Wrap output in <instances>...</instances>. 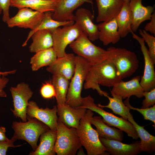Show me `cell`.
Returning <instances> with one entry per match:
<instances>
[{"instance_id":"obj_25","label":"cell","mask_w":155,"mask_h":155,"mask_svg":"<svg viewBox=\"0 0 155 155\" xmlns=\"http://www.w3.org/2000/svg\"><path fill=\"white\" fill-rule=\"evenodd\" d=\"M91 123L96 127V130L99 137L121 142L123 141V131L108 125L103 121L100 115L93 116L91 119Z\"/></svg>"},{"instance_id":"obj_16","label":"cell","mask_w":155,"mask_h":155,"mask_svg":"<svg viewBox=\"0 0 155 155\" xmlns=\"http://www.w3.org/2000/svg\"><path fill=\"white\" fill-rule=\"evenodd\" d=\"M140 76L137 75L128 81L122 80L113 87L111 94L119 95L123 99L129 98L132 96L141 98L144 97V91L140 83Z\"/></svg>"},{"instance_id":"obj_2","label":"cell","mask_w":155,"mask_h":155,"mask_svg":"<svg viewBox=\"0 0 155 155\" xmlns=\"http://www.w3.org/2000/svg\"><path fill=\"white\" fill-rule=\"evenodd\" d=\"M94 113L90 109L86 112L81 119L79 126L76 129L82 146L86 149L88 155H106L104 146L101 142L98 134L92 127L91 119Z\"/></svg>"},{"instance_id":"obj_37","label":"cell","mask_w":155,"mask_h":155,"mask_svg":"<svg viewBox=\"0 0 155 155\" xmlns=\"http://www.w3.org/2000/svg\"><path fill=\"white\" fill-rule=\"evenodd\" d=\"M12 0H0V15L2 13V20L6 23L10 18L9 8Z\"/></svg>"},{"instance_id":"obj_39","label":"cell","mask_w":155,"mask_h":155,"mask_svg":"<svg viewBox=\"0 0 155 155\" xmlns=\"http://www.w3.org/2000/svg\"><path fill=\"white\" fill-rule=\"evenodd\" d=\"M150 21L145 25L144 30L146 32H149L155 36V11L152 14Z\"/></svg>"},{"instance_id":"obj_44","label":"cell","mask_w":155,"mask_h":155,"mask_svg":"<svg viewBox=\"0 0 155 155\" xmlns=\"http://www.w3.org/2000/svg\"><path fill=\"white\" fill-rule=\"evenodd\" d=\"M130 0H124V1H129Z\"/></svg>"},{"instance_id":"obj_9","label":"cell","mask_w":155,"mask_h":155,"mask_svg":"<svg viewBox=\"0 0 155 155\" xmlns=\"http://www.w3.org/2000/svg\"><path fill=\"white\" fill-rule=\"evenodd\" d=\"M51 31L53 40V47L57 57L64 56L66 54L65 50L67 46L83 33L79 26L75 23Z\"/></svg>"},{"instance_id":"obj_14","label":"cell","mask_w":155,"mask_h":155,"mask_svg":"<svg viewBox=\"0 0 155 155\" xmlns=\"http://www.w3.org/2000/svg\"><path fill=\"white\" fill-rule=\"evenodd\" d=\"M74 15V22L79 26L89 39L92 42L98 39L99 30L97 24L93 22L94 16L90 11L85 8H79Z\"/></svg>"},{"instance_id":"obj_15","label":"cell","mask_w":155,"mask_h":155,"mask_svg":"<svg viewBox=\"0 0 155 155\" xmlns=\"http://www.w3.org/2000/svg\"><path fill=\"white\" fill-rule=\"evenodd\" d=\"M85 3L92 5L93 0H58L52 17L61 21H74V11Z\"/></svg>"},{"instance_id":"obj_32","label":"cell","mask_w":155,"mask_h":155,"mask_svg":"<svg viewBox=\"0 0 155 155\" xmlns=\"http://www.w3.org/2000/svg\"><path fill=\"white\" fill-rule=\"evenodd\" d=\"M112 97L107 95L106 97L108 99V104L106 105L98 104L97 105L102 108H106L111 109L113 112L122 117L125 120H127L131 114L130 108L126 105L123 101L122 97L115 94H111Z\"/></svg>"},{"instance_id":"obj_43","label":"cell","mask_w":155,"mask_h":155,"mask_svg":"<svg viewBox=\"0 0 155 155\" xmlns=\"http://www.w3.org/2000/svg\"><path fill=\"white\" fill-rule=\"evenodd\" d=\"M77 155H86L84 152L82 147H80L77 152Z\"/></svg>"},{"instance_id":"obj_42","label":"cell","mask_w":155,"mask_h":155,"mask_svg":"<svg viewBox=\"0 0 155 155\" xmlns=\"http://www.w3.org/2000/svg\"><path fill=\"white\" fill-rule=\"evenodd\" d=\"M16 70H15L4 72L0 71V75L2 76H6L9 74H13L16 73Z\"/></svg>"},{"instance_id":"obj_40","label":"cell","mask_w":155,"mask_h":155,"mask_svg":"<svg viewBox=\"0 0 155 155\" xmlns=\"http://www.w3.org/2000/svg\"><path fill=\"white\" fill-rule=\"evenodd\" d=\"M9 79L5 77V76H2L0 80V97H6L7 95L6 93L4 90V88L8 83Z\"/></svg>"},{"instance_id":"obj_12","label":"cell","mask_w":155,"mask_h":155,"mask_svg":"<svg viewBox=\"0 0 155 155\" xmlns=\"http://www.w3.org/2000/svg\"><path fill=\"white\" fill-rule=\"evenodd\" d=\"M131 33L133 38L139 43L144 58V72L143 76L141 78L140 83L144 91H149L155 88V71L154 66L155 63L149 55L148 49L145 45L143 38L132 31Z\"/></svg>"},{"instance_id":"obj_6","label":"cell","mask_w":155,"mask_h":155,"mask_svg":"<svg viewBox=\"0 0 155 155\" xmlns=\"http://www.w3.org/2000/svg\"><path fill=\"white\" fill-rule=\"evenodd\" d=\"M78 107L90 109L98 113L108 125L116 127L125 132L133 139L137 140L139 138L135 127L129 121L105 111L95 103L94 98L90 95L82 97V105Z\"/></svg>"},{"instance_id":"obj_8","label":"cell","mask_w":155,"mask_h":155,"mask_svg":"<svg viewBox=\"0 0 155 155\" xmlns=\"http://www.w3.org/2000/svg\"><path fill=\"white\" fill-rule=\"evenodd\" d=\"M83 33L69 46L77 55L83 58L92 66L106 60L108 53L106 50L96 46Z\"/></svg>"},{"instance_id":"obj_36","label":"cell","mask_w":155,"mask_h":155,"mask_svg":"<svg viewBox=\"0 0 155 155\" xmlns=\"http://www.w3.org/2000/svg\"><path fill=\"white\" fill-rule=\"evenodd\" d=\"M40 91L42 97L45 99H49L56 96L55 88L53 84L49 83H46L43 84Z\"/></svg>"},{"instance_id":"obj_4","label":"cell","mask_w":155,"mask_h":155,"mask_svg":"<svg viewBox=\"0 0 155 155\" xmlns=\"http://www.w3.org/2000/svg\"><path fill=\"white\" fill-rule=\"evenodd\" d=\"M26 118L28 121L25 122H13L11 126L14 133L12 138L15 141H25L34 151L37 147V142L41 135L49 128L34 118L27 115Z\"/></svg>"},{"instance_id":"obj_24","label":"cell","mask_w":155,"mask_h":155,"mask_svg":"<svg viewBox=\"0 0 155 155\" xmlns=\"http://www.w3.org/2000/svg\"><path fill=\"white\" fill-rule=\"evenodd\" d=\"M57 137L56 130L49 128L40 137V143L36 149L30 155H55V145Z\"/></svg>"},{"instance_id":"obj_3","label":"cell","mask_w":155,"mask_h":155,"mask_svg":"<svg viewBox=\"0 0 155 155\" xmlns=\"http://www.w3.org/2000/svg\"><path fill=\"white\" fill-rule=\"evenodd\" d=\"M75 69L69 83L65 103L73 107L82 105L81 92L87 73L91 66L84 59L75 56Z\"/></svg>"},{"instance_id":"obj_11","label":"cell","mask_w":155,"mask_h":155,"mask_svg":"<svg viewBox=\"0 0 155 155\" xmlns=\"http://www.w3.org/2000/svg\"><path fill=\"white\" fill-rule=\"evenodd\" d=\"M44 15V13L27 7L22 8L18 9L17 13L10 18L6 23L9 28L17 27L33 30L40 24Z\"/></svg>"},{"instance_id":"obj_34","label":"cell","mask_w":155,"mask_h":155,"mask_svg":"<svg viewBox=\"0 0 155 155\" xmlns=\"http://www.w3.org/2000/svg\"><path fill=\"white\" fill-rule=\"evenodd\" d=\"M139 34L147 44L148 47L149 55L155 64V37L144 30L140 29Z\"/></svg>"},{"instance_id":"obj_20","label":"cell","mask_w":155,"mask_h":155,"mask_svg":"<svg viewBox=\"0 0 155 155\" xmlns=\"http://www.w3.org/2000/svg\"><path fill=\"white\" fill-rule=\"evenodd\" d=\"M129 4L132 19L131 29L135 32L142 22L150 20L154 8V6H144L142 0H130Z\"/></svg>"},{"instance_id":"obj_28","label":"cell","mask_w":155,"mask_h":155,"mask_svg":"<svg viewBox=\"0 0 155 155\" xmlns=\"http://www.w3.org/2000/svg\"><path fill=\"white\" fill-rule=\"evenodd\" d=\"M30 59V63L33 71H36L42 67L49 66L57 59V54L53 48L39 51Z\"/></svg>"},{"instance_id":"obj_5","label":"cell","mask_w":155,"mask_h":155,"mask_svg":"<svg viewBox=\"0 0 155 155\" xmlns=\"http://www.w3.org/2000/svg\"><path fill=\"white\" fill-rule=\"evenodd\" d=\"M106 50L107 59L114 65L122 80L130 77L138 69L139 61L134 52L114 46L108 47Z\"/></svg>"},{"instance_id":"obj_35","label":"cell","mask_w":155,"mask_h":155,"mask_svg":"<svg viewBox=\"0 0 155 155\" xmlns=\"http://www.w3.org/2000/svg\"><path fill=\"white\" fill-rule=\"evenodd\" d=\"M143 95L145 98L142 102L141 108H148L155 104V88L149 91H144Z\"/></svg>"},{"instance_id":"obj_26","label":"cell","mask_w":155,"mask_h":155,"mask_svg":"<svg viewBox=\"0 0 155 155\" xmlns=\"http://www.w3.org/2000/svg\"><path fill=\"white\" fill-rule=\"evenodd\" d=\"M32 42L29 47L32 53L46 49L53 46V40L51 30H38L31 35Z\"/></svg>"},{"instance_id":"obj_33","label":"cell","mask_w":155,"mask_h":155,"mask_svg":"<svg viewBox=\"0 0 155 155\" xmlns=\"http://www.w3.org/2000/svg\"><path fill=\"white\" fill-rule=\"evenodd\" d=\"M129 98H127L123 102L130 109L136 111L140 113L143 116L144 119L148 120L155 124V105L148 108H138L132 106L129 102Z\"/></svg>"},{"instance_id":"obj_30","label":"cell","mask_w":155,"mask_h":155,"mask_svg":"<svg viewBox=\"0 0 155 155\" xmlns=\"http://www.w3.org/2000/svg\"><path fill=\"white\" fill-rule=\"evenodd\" d=\"M52 12L49 11L44 13V16L40 24L36 28L31 30L29 32L26 40L22 44L23 46L27 45V42L31 35L38 30H51L61 26L72 25L75 23L74 21H61L55 20L52 17Z\"/></svg>"},{"instance_id":"obj_21","label":"cell","mask_w":155,"mask_h":155,"mask_svg":"<svg viewBox=\"0 0 155 155\" xmlns=\"http://www.w3.org/2000/svg\"><path fill=\"white\" fill-rule=\"evenodd\" d=\"M98 13L97 22H102L116 18L122 7L124 0H96Z\"/></svg>"},{"instance_id":"obj_1","label":"cell","mask_w":155,"mask_h":155,"mask_svg":"<svg viewBox=\"0 0 155 155\" xmlns=\"http://www.w3.org/2000/svg\"><path fill=\"white\" fill-rule=\"evenodd\" d=\"M122 80L115 66L106 59L91 66L83 87L85 90L92 89L96 90L100 96L106 97L108 93L102 90L100 85L113 87Z\"/></svg>"},{"instance_id":"obj_13","label":"cell","mask_w":155,"mask_h":155,"mask_svg":"<svg viewBox=\"0 0 155 155\" xmlns=\"http://www.w3.org/2000/svg\"><path fill=\"white\" fill-rule=\"evenodd\" d=\"M27 115L42 122L50 129L56 130L58 116L57 106L52 108H40L33 101L29 102L26 110Z\"/></svg>"},{"instance_id":"obj_10","label":"cell","mask_w":155,"mask_h":155,"mask_svg":"<svg viewBox=\"0 0 155 155\" xmlns=\"http://www.w3.org/2000/svg\"><path fill=\"white\" fill-rule=\"evenodd\" d=\"M9 90L12 98L14 109H11L14 116L21 119L23 122L27 121L26 110L29 100L33 92L29 85L24 82L11 87Z\"/></svg>"},{"instance_id":"obj_27","label":"cell","mask_w":155,"mask_h":155,"mask_svg":"<svg viewBox=\"0 0 155 155\" xmlns=\"http://www.w3.org/2000/svg\"><path fill=\"white\" fill-rule=\"evenodd\" d=\"M134 126L139 138L140 139V148L141 152L151 153L155 150V137L151 135L144 128V126L138 125L134 120L131 114L127 120Z\"/></svg>"},{"instance_id":"obj_17","label":"cell","mask_w":155,"mask_h":155,"mask_svg":"<svg viewBox=\"0 0 155 155\" xmlns=\"http://www.w3.org/2000/svg\"><path fill=\"white\" fill-rule=\"evenodd\" d=\"M58 120L69 127L77 129L80 121L85 115L86 109L80 107H73L66 104L57 105Z\"/></svg>"},{"instance_id":"obj_41","label":"cell","mask_w":155,"mask_h":155,"mask_svg":"<svg viewBox=\"0 0 155 155\" xmlns=\"http://www.w3.org/2000/svg\"><path fill=\"white\" fill-rule=\"evenodd\" d=\"M6 128L3 127H0V141L2 142H7L10 139H9L6 136L5 133Z\"/></svg>"},{"instance_id":"obj_38","label":"cell","mask_w":155,"mask_h":155,"mask_svg":"<svg viewBox=\"0 0 155 155\" xmlns=\"http://www.w3.org/2000/svg\"><path fill=\"white\" fill-rule=\"evenodd\" d=\"M16 141L12 137L7 142L0 141V155H5L9 147L16 148L21 146L22 144L15 145L14 142Z\"/></svg>"},{"instance_id":"obj_22","label":"cell","mask_w":155,"mask_h":155,"mask_svg":"<svg viewBox=\"0 0 155 155\" xmlns=\"http://www.w3.org/2000/svg\"><path fill=\"white\" fill-rule=\"evenodd\" d=\"M99 30L98 39L104 46L118 42L121 36L118 30L116 18L97 24Z\"/></svg>"},{"instance_id":"obj_19","label":"cell","mask_w":155,"mask_h":155,"mask_svg":"<svg viewBox=\"0 0 155 155\" xmlns=\"http://www.w3.org/2000/svg\"><path fill=\"white\" fill-rule=\"evenodd\" d=\"M75 56L73 53H66L62 57H57L46 70L53 75H61L69 80L72 78L75 69Z\"/></svg>"},{"instance_id":"obj_29","label":"cell","mask_w":155,"mask_h":155,"mask_svg":"<svg viewBox=\"0 0 155 155\" xmlns=\"http://www.w3.org/2000/svg\"><path fill=\"white\" fill-rule=\"evenodd\" d=\"M129 2L124 1L120 11L116 17L118 30L121 38L126 37L132 31V16Z\"/></svg>"},{"instance_id":"obj_7","label":"cell","mask_w":155,"mask_h":155,"mask_svg":"<svg viewBox=\"0 0 155 155\" xmlns=\"http://www.w3.org/2000/svg\"><path fill=\"white\" fill-rule=\"evenodd\" d=\"M55 151L57 155H75L82 146L77 129L69 127L58 120Z\"/></svg>"},{"instance_id":"obj_45","label":"cell","mask_w":155,"mask_h":155,"mask_svg":"<svg viewBox=\"0 0 155 155\" xmlns=\"http://www.w3.org/2000/svg\"><path fill=\"white\" fill-rule=\"evenodd\" d=\"M1 75H0V80H1Z\"/></svg>"},{"instance_id":"obj_31","label":"cell","mask_w":155,"mask_h":155,"mask_svg":"<svg viewBox=\"0 0 155 155\" xmlns=\"http://www.w3.org/2000/svg\"><path fill=\"white\" fill-rule=\"evenodd\" d=\"M69 80L60 75H53L52 84L56 92L57 105L65 104L69 84Z\"/></svg>"},{"instance_id":"obj_23","label":"cell","mask_w":155,"mask_h":155,"mask_svg":"<svg viewBox=\"0 0 155 155\" xmlns=\"http://www.w3.org/2000/svg\"><path fill=\"white\" fill-rule=\"evenodd\" d=\"M58 0H12L10 7L18 9L24 7L41 13L54 11Z\"/></svg>"},{"instance_id":"obj_18","label":"cell","mask_w":155,"mask_h":155,"mask_svg":"<svg viewBox=\"0 0 155 155\" xmlns=\"http://www.w3.org/2000/svg\"><path fill=\"white\" fill-rule=\"evenodd\" d=\"M99 138L106 152L111 155H136L141 152L140 141L127 144L118 140L107 139L100 137Z\"/></svg>"}]
</instances>
